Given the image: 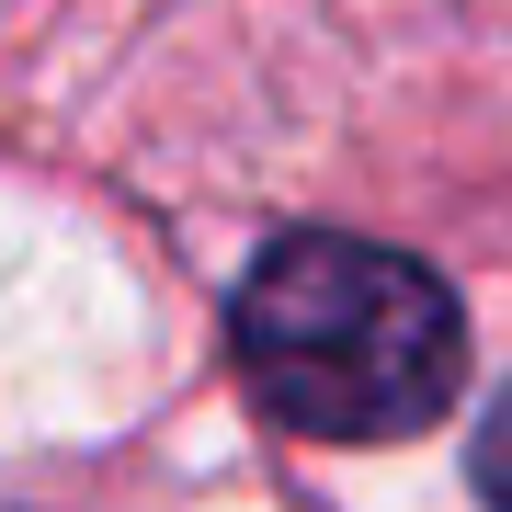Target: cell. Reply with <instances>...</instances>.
<instances>
[{
  "label": "cell",
  "mask_w": 512,
  "mask_h": 512,
  "mask_svg": "<svg viewBox=\"0 0 512 512\" xmlns=\"http://www.w3.org/2000/svg\"><path fill=\"white\" fill-rule=\"evenodd\" d=\"M478 501L512 512V387L490 399V421H478Z\"/></svg>",
  "instance_id": "7a4b0ae2"
},
{
  "label": "cell",
  "mask_w": 512,
  "mask_h": 512,
  "mask_svg": "<svg viewBox=\"0 0 512 512\" xmlns=\"http://www.w3.org/2000/svg\"><path fill=\"white\" fill-rule=\"evenodd\" d=\"M228 353L239 387L308 444H399L433 433L467 376V319L433 262L387 239H330L296 228L251 262L228 296Z\"/></svg>",
  "instance_id": "6da1fadb"
}]
</instances>
